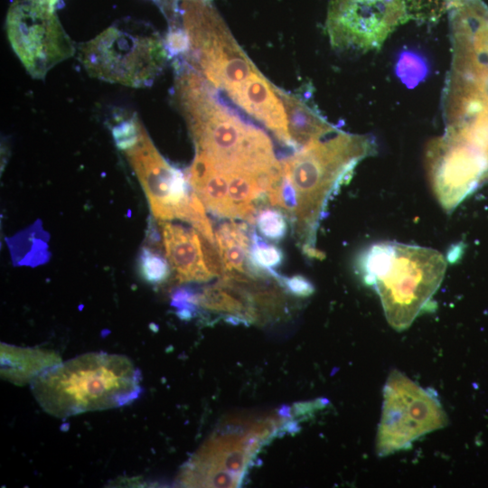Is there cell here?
Instances as JSON below:
<instances>
[{
    "instance_id": "15",
    "label": "cell",
    "mask_w": 488,
    "mask_h": 488,
    "mask_svg": "<svg viewBox=\"0 0 488 488\" xmlns=\"http://www.w3.org/2000/svg\"><path fill=\"white\" fill-rule=\"evenodd\" d=\"M215 239L222 258L224 275H263L250 263L251 236L249 238L246 225L234 221L223 223L217 230Z\"/></svg>"
},
{
    "instance_id": "2",
    "label": "cell",
    "mask_w": 488,
    "mask_h": 488,
    "mask_svg": "<svg viewBox=\"0 0 488 488\" xmlns=\"http://www.w3.org/2000/svg\"><path fill=\"white\" fill-rule=\"evenodd\" d=\"M141 372L124 355L90 352L59 362L32 381L48 414L65 418L131 403L141 393Z\"/></svg>"
},
{
    "instance_id": "1",
    "label": "cell",
    "mask_w": 488,
    "mask_h": 488,
    "mask_svg": "<svg viewBox=\"0 0 488 488\" xmlns=\"http://www.w3.org/2000/svg\"><path fill=\"white\" fill-rule=\"evenodd\" d=\"M176 97L196 153L205 155L217 168L260 175L282 172L265 132L225 105L214 87L193 69L183 70L178 76Z\"/></svg>"
},
{
    "instance_id": "18",
    "label": "cell",
    "mask_w": 488,
    "mask_h": 488,
    "mask_svg": "<svg viewBox=\"0 0 488 488\" xmlns=\"http://www.w3.org/2000/svg\"><path fill=\"white\" fill-rule=\"evenodd\" d=\"M428 72L427 63L423 56L413 52H402L396 63V73L408 88H414L424 80Z\"/></svg>"
},
{
    "instance_id": "12",
    "label": "cell",
    "mask_w": 488,
    "mask_h": 488,
    "mask_svg": "<svg viewBox=\"0 0 488 488\" xmlns=\"http://www.w3.org/2000/svg\"><path fill=\"white\" fill-rule=\"evenodd\" d=\"M163 242L168 262L180 283L202 282L214 276L210 271L200 233L161 221Z\"/></svg>"
},
{
    "instance_id": "10",
    "label": "cell",
    "mask_w": 488,
    "mask_h": 488,
    "mask_svg": "<svg viewBox=\"0 0 488 488\" xmlns=\"http://www.w3.org/2000/svg\"><path fill=\"white\" fill-rule=\"evenodd\" d=\"M408 20L401 0H330L325 24L334 49L367 52Z\"/></svg>"
},
{
    "instance_id": "6",
    "label": "cell",
    "mask_w": 488,
    "mask_h": 488,
    "mask_svg": "<svg viewBox=\"0 0 488 488\" xmlns=\"http://www.w3.org/2000/svg\"><path fill=\"white\" fill-rule=\"evenodd\" d=\"M282 413L228 418L186 464L180 475L185 486H237L258 448L281 427Z\"/></svg>"
},
{
    "instance_id": "9",
    "label": "cell",
    "mask_w": 488,
    "mask_h": 488,
    "mask_svg": "<svg viewBox=\"0 0 488 488\" xmlns=\"http://www.w3.org/2000/svg\"><path fill=\"white\" fill-rule=\"evenodd\" d=\"M57 0H16L6 19L7 35L18 58L34 78L42 79L74 47L55 14Z\"/></svg>"
},
{
    "instance_id": "14",
    "label": "cell",
    "mask_w": 488,
    "mask_h": 488,
    "mask_svg": "<svg viewBox=\"0 0 488 488\" xmlns=\"http://www.w3.org/2000/svg\"><path fill=\"white\" fill-rule=\"evenodd\" d=\"M188 183L209 211L221 217L233 218L228 195V174L202 154L196 153Z\"/></svg>"
},
{
    "instance_id": "11",
    "label": "cell",
    "mask_w": 488,
    "mask_h": 488,
    "mask_svg": "<svg viewBox=\"0 0 488 488\" xmlns=\"http://www.w3.org/2000/svg\"><path fill=\"white\" fill-rule=\"evenodd\" d=\"M125 152L155 217L186 221L193 191L189 190L183 174L158 153L141 124L136 141Z\"/></svg>"
},
{
    "instance_id": "19",
    "label": "cell",
    "mask_w": 488,
    "mask_h": 488,
    "mask_svg": "<svg viewBox=\"0 0 488 488\" xmlns=\"http://www.w3.org/2000/svg\"><path fill=\"white\" fill-rule=\"evenodd\" d=\"M139 268L145 280L160 284L170 275L169 264L159 253L150 248H143L139 257Z\"/></svg>"
},
{
    "instance_id": "7",
    "label": "cell",
    "mask_w": 488,
    "mask_h": 488,
    "mask_svg": "<svg viewBox=\"0 0 488 488\" xmlns=\"http://www.w3.org/2000/svg\"><path fill=\"white\" fill-rule=\"evenodd\" d=\"M79 57L89 75L130 87L150 84L164 67L168 52L159 35L140 24L112 25L85 42Z\"/></svg>"
},
{
    "instance_id": "3",
    "label": "cell",
    "mask_w": 488,
    "mask_h": 488,
    "mask_svg": "<svg viewBox=\"0 0 488 488\" xmlns=\"http://www.w3.org/2000/svg\"><path fill=\"white\" fill-rule=\"evenodd\" d=\"M374 149L370 136L335 128L282 162L283 178L296 197L292 223L308 255H315V230L331 192Z\"/></svg>"
},
{
    "instance_id": "21",
    "label": "cell",
    "mask_w": 488,
    "mask_h": 488,
    "mask_svg": "<svg viewBox=\"0 0 488 488\" xmlns=\"http://www.w3.org/2000/svg\"><path fill=\"white\" fill-rule=\"evenodd\" d=\"M408 19L435 20L453 7L452 0H401Z\"/></svg>"
},
{
    "instance_id": "5",
    "label": "cell",
    "mask_w": 488,
    "mask_h": 488,
    "mask_svg": "<svg viewBox=\"0 0 488 488\" xmlns=\"http://www.w3.org/2000/svg\"><path fill=\"white\" fill-rule=\"evenodd\" d=\"M183 30L192 69L233 103L243 99L265 76L238 44L210 0H182Z\"/></svg>"
},
{
    "instance_id": "17",
    "label": "cell",
    "mask_w": 488,
    "mask_h": 488,
    "mask_svg": "<svg viewBox=\"0 0 488 488\" xmlns=\"http://www.w3.org/2000/svg\"><path fill=\"white\" fill-rule=\"evenodd\" d=\"M249 259L258 273H274L273 269L283 262L284 255L278 247L265 242L252 232Z\"/></svg>"
},
{
    "instance_id": "16",
    "label": "cell",
    "mask_w": 488,
    "mask_h": 488,
    "mask_svg": "<svg viewBox=\"0 0 488 488\" xmlns=\"http://www.w3.org/2000/svg\"><path fill=\"white\" fill-rule=\"evenodd\" d=\"M1 372L17 384L33 381L46 369L61 362L56 355L33 349L14 348L2 344Z\"/></svg>"
},
{
    "instance_id": "8",
    "label": "cell",
    "mask_w": 488,
    "mask_h": 488,
    "mask_svg": "<svg viewBox=\"0 0 488 488\" xmlns=\"http://www.w3.org/2000/svg\"><path fill=\"white\" fill-rule=\"evenodd\" d=\"M377 453L385 456L409 447L420 436L444 427L447 417L436 393L392 371L383 389Z\"/></svg>"
},
{
    "instance_id": "22",
    "label": "cell",
    "mask_w": 488,
    "mask_h": 488,
    "mask_svg": "<svg viewBox=\"0 0 488 488\" xmlns=\"http://www.w3.org/2000/svg\"><path fill=\"white\" fill-rule=\"evenodd\" d=\"M286 289L296 296H309L314 287L312 284L302 276H294L289 278H280Z\"/></svg>"
},
{
    "instance_id": "4",
    "label": "cell",
    "mask_w": 488,
    "mask_h": 488,
    "mask_svg": "<svg viewBox=\"0 0 488 488\" xmlns=\"http://www.w3.org/2000/svg\"><path fill=\"white\" fill-rule=\"evenodd\" d=\"M446 260L438 251L389 243L374 247L367 258V278L380 298L386 319L397 331L407 329L438 289Z\"/></svg>"
},
{
    "instance_id": "13",
    "label": "cell",
    "mask_w": 488,
    "mask_h": 488,
    "mask_svg": "<svg viewBox=\"0 0 488 488\" xmlns=\"http://www.w3.org/2000/svg\"><path fill=\"white\" fill-rule=\"evenodd\" d=\"M287 119V130L293 148L298 150L333 131L331 125L308 103V99L277 89Z\"/></svg>"
},
{
    "instance_id": "20",
    "label": "cell",
    "mask_w": 488,
    "mask_h": 488,
    "mask_svg": "<svg viewBox=\"0 0 488 488\" xmlns=\"http://www.w3.org/2000/svg\"><path fill=\"white\" fill-rule=\"evenodd\" d=\"M260 234L267 239L279 241L285 238L287 230L286 216L276 209H264L256 218Z\"/></svg>"
}]
</instances>
